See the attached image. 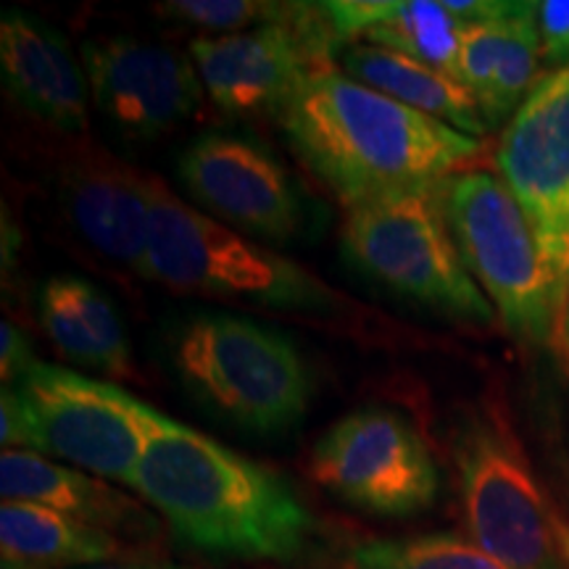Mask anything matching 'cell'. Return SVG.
<instances>
[{
	"instance_id": "8fae6325",
	"label": "cell",
	"mask_w": 569,
	"mask_h": 569,
	"mask_svg": "<svg viewBox=\"0 0 569 569\" xmlns=\"http://www.w3.org/2000/svg\"><path fill=\"white\" fill-rule=\"evenodd\" d=\"M311 478L382 517L417 515L438 498V469L422 436L388 409L338 419L311 451Z\"/></svg>"
},
{
	"instance_id": "83f0119b",
	"label": "cell",
	"mask_w": 569,
	"mask_h": 569,
	"mask_svg": "<svg viewBox=\"0 0 569 569\" xmlns=\"http://www.w3.org/2000/svg\"><path fill=\"white\" fill-rule=\"evenodd\" d=\"M553 528H557L561 561H565V567L569 569V522L559 515V511H557V515H553Z\"/></svg>"
},
{
	"instance_id": "7c38bea8",
	"label": "cell",
	"mask_w": 569,
	"mask_h": 569,
	"mask_svg": "<svg viewBox=\"0 0 569 569\" xmlns=\"http://www.w3.org/2000/svg\"><path fill=\"white\" fill-rule=\"evenodd\" d=\"M177 174L188 193L232 230L277 243L303 232L301 188L259 142L234 134H203L184 148Z\"/></svg>"
},
{
	"instance_id": "44dd1931",
	"label": "cell",
	"mask_w": 569,
	"mask_h": 569,
	"mask_svg": "<svg viewBox=\"0 0 569 569\" xmlns=\"http://www.w3.org/2000/svg\"><path fill=\"white\" fill-rule=\"evenodd\" d=\"M540 61H543V48H540L538 3H517V9L503 17V40L493 90L480 109L488 130L515 117V111L543 77L538 74Z\"/></svg>"
},
{
	"instance_id": "9a60e30c",
	"label": "cell",
	"mask_w": 569,
	"mask_h": 569,
	"mask_svg": "<svg viewBox=\"0 0 569 569\" xmlns=\"http://www.w3.org/2000/svg\"><path fill=\"white\" fill-rule=\"evenodd\" d=\"M153 182L119 161H84L67 177L63 206L84 243L106 259L142 269L151 238Z\"/></svg>"
},
{
	"instance_id": "7402d4cb",
	"label": "cell",
	"mask_w": 569,
	"mask_h": 569,
	"mask_svg": "<svg viewBox=\"0 0 569 569\" xmlns=\"http://www.w3.org/2000/svg\"><path fill=\"white\" fill-rule=\"evenodd\" d=\"M343 569H509L472 540L459 536H419L367 540L348 553Z\"/></svg>"
},
{
	"instance_id": "d6986e66",
	"label": "cell",
	"mask_w": 569,
	"mask_h": 569,
	"mask_svg": "<svg viewBox=\"0 0 569 569\" xmlns=\"http://www.w3.org/2000/svg\"><path fill=\"white\" fill-rule=\"evenodd\" d=\"M0 549L32 567H98L130 553L113 532L27 501L0 507Z\"/></svg>"
},
{
	"instance_id": "4dcf8cb0",
	"label": "cell",
	"mask_w": 569,
	"mask_h": 569,
	"mask_svg": "<svg viewBox=\"0 0 569 569\" xmlns=\"http://www.w3.org/2000/svg\"><path fill=\"white\" fill-rule=\"evenodd\" d=\"M561 332H565V343H567V353H569V306L565 311V322H561Z\"/></svg>"
},
{
	"instance_id": "e0dca14e",
	"label": "cell",
	"mask_w": 569,
	"mask_h": 569,
	"mask_svg": "<svg viewBox=\"0 0 569 569\" xmlns=\"http://www.w3.org/2000/svg\"><path fill=\"white\" fill-rule=\"evenodd\" d=\"M38 317L51 343L74 365L127 377L130 340L111 298L82 277H51L38 293Z\"/></svg>"
},
{
	"instance_id": "2e32d148",
	"label": "cell",
	"mask_w": 569,
	"mask_h": 569,
	"mask_svg": "<svg viewBox=\"0 0 569 569\" xmlns=\"http://www.w3.org/2000/svg\"><path fill=\"white\" fill-rule=\"evenodd\" d=\"M0 493L3 501L40 503L109 532L138 536L140 530L151 528V517L130 496L80 469L46 459L38 451L6 448L0 453Z\"/></svg>"
},
{
	"instance_id": "ba28073f",
	"label": "cell",
	"mask_w": 569,
	"mask_h": 569,
	"mask_svg": "<svg viewBox=\"0 0 569 569\" xmlns=\"http://www.w3.org/2000/svg\"><path fill=\"white\" fill-rule=\"evenodd\" d=\"M27 425V451L130 486L146 451L153 409L111 382L34 365L11 386Z\"/></svg>"
},
{
	"instance_id": "9c48e42d",
	"label": "cell",
	"mask_w": 569,
	"mask_h": 569,
	"mask_svg": "<svg viewBox=\"0 0 569 569\" xmlns=\"http://www.w3.org/2000/svg\"><path fill=\"white\" fill-rule=\"evenodd\" d=\"M338 42L322 3H293L290 17L277 24L196 38L190 59L203 90L222 111L280 117L311 77L330 69Z\"/></svg>"
},
{
	"instance_id": "52a82bcc",
	"label": "cell",
	"mask_w": 569,
	"mask_h": 569,
	"mask_svg": "<svg viewBox=\"0 0 569 569\" xmlns=\"http://www.w3.org/2000/svg\"><path fill=\"white\" fill-rule=\"evenodd\" d=\"M461 515L478 549L509 569H567L551 503L501 409L469 415L453 432Z\"/></svg>"
},
{
	"instance_id": "3957f363",
	"label": "cell",
	"mask_w": 569,
	"mask_h": 569,
	"mask_svg": "<svg viewBox=\"0 0 569 569\" xmlns=\"http://www.w3.org/2000/svg\"><path fill=\"white\" fill-rule=\"evenodd\" d=\"M172 361L184 388L240 430L277 436L311 401V375L293 340L253 319L206 311L177 327Z\"/></svg>"
},
{
	"instance_id": "30bf717a",
	"label": "cell",
	"mask_w": 569,
	"mask_h": 569,
	"mask_svg": "<svg viewBox=\"0 0 569 569\" xmlns=\"http://www.w3.org/2000/svg\"><path fill=\"white\" fill-rule=\"evenodd\" d=\"M496 167L536 232L565 315L569 306V67L546 71L503 124Z\"/></svg>"
},
{
	"instance_id": "484cf974",
	"label": "cell",
	"mask_w": 569,
	"mask_h": 569,
	"mask_svg": "<svg viewBox=\"0 0 569 569\" xmlns=\"http://www.w3.org/2000/svg\"><path fill=\"white\" fill-rule=\"evenodd\" d=\"M34 361L38 359L32 356V348L21 336L19 327L3 322V330H0V377H3V386H13Z\"/></svg>"
},
{
	"instance_id": "6da1fadb",
	"label": "cell",
	"mask_w": 569,
	"mask_h": 569,
	"mask_svg": "<svg viewBox=\"0 0 569 569\" xmlns=\"http://www.w3.org/2000/svg\"><path fill=\"white\" fill-rule=\"evenodd\" d=\"M130 488L196 549L288 561L303 551L311 515L274 469L153 411Z\"/></svg>"
},
{
	"instance_id": "f546056e",
	"label": "cell",
	"mask_w": 569,
	"mask_h": 569,
	"mask_svg": "<svg viewBox=\"0 0 569 569\" xmlns=\"http://www.w3.org/2000/svg\"><path fill=\"white\" fill-rule=\"evenodd\" d=\"M0 569H34V567H32V565H27V561H19V559L3 557V561H0Z\"/></svg>"
},
{
	"instance_id": "8992f818",
	"label": "cell",
	"mask_w": 569,
	"mask_h": 569,
	"mask_svg": "<svg viewBox=\"0 0 569 569\" xmlns=\"http://www.w3.org/2000/svg\"><path fill=\"white\" fill-rule=\"evenodd\" d=\"M340 243L348 264L398 296L457 319H493V306L448 230L438 184L351 206Z\"/></svg>"
},
{
	"instance_id": "603a6c76",
	"label": "cell",
	"mask_w": 569,
	"mask_h": 569,
	"mask_svg": "<svg viewBox=\"0 0 569 569\" xmlns=\"http://www.w3.org/2000/svg\"><path fill=\"white\" fill-rule=\"evenodd\" d=\"M161 19L180 21L211 34H238L288 19L293 3L269 0H169L153 9Z\"/></svg>"
},
{
	"instance_id": "5b68a950",
	"label": "cell",
	"mask_w": 569,
	"mask_h": 569,
	"mask_svg": "<svg viewBox=\"0 0 569 569\" xmlns=\"http://www.w3.org/2000/svg\"><path fill=\"white\" fill-rule=\"evenodd\" d=\"M448 230L501 322L519 340L549 343L565 322L536 232L501 177L461 169L438 182Z\"/></svg>"
},
{
	"instance_id": "5bb4252c",
	"label": "cell",
	"mask_w": 569,
	"mask_h": 569,
	"mask_svg": "<svg viewBox=\"0 0 569 569\" xmlns=\"http://www.w3.org/2000/svg\"><path fill=\"white\" fill-rule=\"evenodd\" d=\"M0 69L11 96L42 122L67 132L88 127V74L51 27L21 11H6L0 19Z\"/></svg>"
},
{
	"instance_id": "4fadbf2b",
	"label": "cell",
	"mask_w": 569,
	"mask_h": 569,
	"mask_svg": "<svg viewBox=\"0 0 569 569\" xmlns=\"http://www.w3.org/2000/svg\"><path fill=\"white\" fill-rule=\"evenodd\" d=\"M82 69L103 117L140 140L188 122L206 92L190 56L127 34L84 42Z\"/></svg>"
},
{
	"instance_id": "f1b7e54d",
	"label": "cell",
	"mask_w": 569,
	"mask_h": 569,
	"mask_svg": "<svg viewBox=\"0 0 569 569\" xmlns=\"http://www.w3.org/2000/svg\"><path fill=\"white\" fill-rule=\"evenodd\" d=\"M84 569H167V567H151V565H142V561H113V565H98V567H84Z\"/></svg>"
},
{
	"instance_id": "4316f807",
	"label": "cell",
	"mask_w": 569,
	"mask_h": 569,
	"mask_svg": "<svg viewBox=\"0 0 569 569\" xmlns=\"http://www.w3.org/2000/svg\"><path fill=\"white\" fill-rule=\"evenodd\" d=\"M0 443H3V451L6 448L27 451L24 411H21L19 396L11 386H3V393H0Z\"/></svg>"
},
{
	"instance_id": "cb8c5ba5",
	"label": "cell",
	"mask_w": 569,
	"mask_h": 569,
	"mask_svg": "<svg viewBox=\"0 0 569 569\" xmlns=\"http://www.w3.org/2000/svg\"><path fill=\"white\" fill-rule=\"evenodd\" d=\"M501 40H503V17L467 24L465 38H461L457 80L465 84L469 96L478 101L480 109L486 106L490 90H493Z\"/></svg>"
},
{
	"instance_id": "d4e9b609",
	"label": "cell",
	"mask_w": 569,
	"mask_h": 569,
	"mask_svg": "<svg viewBox=\"0 0 569 569\" xmlns=\"http://www.w3.org/2000/svg\"><path fill=\"white\" fill-rule=\"evenodd\" d=\"M538 30L549 71L569 67V0L538 3Z\"/></svg>"
},
{
	"instance_id": "277c9868",
	"label": "cell",
	"mask_w": 569,
	"mask_h": 569,
	"mask_svg": "<svg viewBox=\"0 0 569 569\" xmlns=\"http://www.w3.org/2000/svg\"><path fill=\"white\" fill-rule=\"evenodd\" d=\"M140 272L177 293L217 301L301 311H327L336 303L332 290L296 261L196 211L159 180Z\"/></svg>"
},
{
	"instance_id": "7a4b0ae2",
	"label": "cell",
	"mask_w": 569,
	"mask_h": 569,
	"mask_svg": "<svg viewBox=\"0 0 569 569\" xmlns=\"http://www.w3.org/2000/svg\"><path fill=\"white\" fill-rule=\"evenodd\" d=\"M306 167L351 206L438 184L482 151L478 138L425 117L348 74L311 77L280 113Z\"/></svg>"
},
{
	"instance_id": "ac0fdd59",
	"label": "cell",
	"mask_w": 569,
	"mask_h": 569,
	"mask_svg": "<svg viewBox=\"0 0 569 569\" xmlns=\"http://www.w3.org/2000/svg\"><path fill=\"white\" fill-rule=\"evenodd\" d=\"M340 63L351 80L367 84L425 117L438 119L469 138L480 140L488 132L478 101L469 96L465 84L443 71L425 67V63L388 51V48L369 46V42H353L343 48Z\"/></svg>"
},
{
	"instance_id": "ffe728a7",
	"label": "cell",
	"mask_w": 569,
	"mask_h": 569,
	"mask_svg": "<svg viewBox=\"0 0 569 569\" xmlns=\"http://www.w3.org/2000/svg\"><path fill=\"white\" fill-rule=\"evenodd\" d=\"M465 30L467 21H461L448 9L446 0L443 3H432V0L398 3L393 0L386 17L365 32V40L369 46L409 56V59L457 80Z\"/></svg>"
}]
</instances>
